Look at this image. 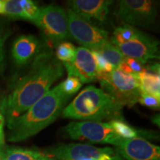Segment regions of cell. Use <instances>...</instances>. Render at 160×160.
I'll use <instances>...</instances> for the list:
<instances>
[{
    "label": "cell",
    "mask_w": 160,
    "mask_h": 160,
    "mask_svg": "<svg viewBox=\"0 0 160 160\" xmlns=\"http://www.w3.org/2000/svg\"><path fill=\"white\" fill-rule=\"evenodd\" d=\"M63 73L62 63L51 50L40 51L33 59L31 70L1 104L8 122L23 114L44 97Z\"/></svg>",
    "instance_id": "obj_1"
},
{
    "label": "cell",
    "mask_w": 160,
    "mask_h": 160,
    "mask_svg": "<svg viewBox=\"0 0 160 160\" xmlns=\"http://www.w3.org/2000/svg\"><path fill=\"white\" fill-rule=\"evenodd\" d=\"M70 98L60 85L50 90L23 114L8 122L9 141H24L42 131L57 119Z\"/></svg>",
    "instance_id": "obj_2"
},
{
    "label": "cell",
    "mask_w": 160,
    "mask_h": 160,
    "mask_svg": "<svg viewBox=\"0 0 160 160\" xmlns=\"http://www.w3.org/2000/svg\"><path fill=\"white\" fill-rule=\"evenodd\" d=\"M122 107L102 89L90 85L80 92L62 113L63 117L68 119L100 122L117 119Z\"/></svg>",
    "instance_id": "obj_3"
},
{
    "label": "cell",
    "mask_w": 160,
    "mask_h": 160,
    "mask_svg": "<svg viewBox=\"0 0 160 160\" xmlns=\"http://www.w3.org/2000/svg\"><path fill=\"white\" fill-rule=\"evenodd\" d=\"M97 80L103 91L122 106H132L139 102L142 92L139 80L135 76L114 69L109 73H99Z\"/></svg>",
    "instance_id": "obj_4"
},
{
    "label": "cell",
    "mask_w": 160,
    "mask_h": 160,
    "mask_svg": "<svg viewBox=\"0 0 160 160\" xmlns=\"http://www.w3.org/2000/svg\"><path fill=\"white\" fill-rule=\"evenodd\" d=\"M45 153L55 160H122L114 148L86 144H61L47 149Z\"/></svg>",
    "instance_id": "obj_5"
},
{
    "label": "cell",
    "mask_w": 160,
    "mask_h": 160,
    "mask_svg": "<svg viewBox=\"0 0 160 160\" xmlns=\"http://www.w3.org/2000/svg\"><path fill=\"white\" fill-rule=\"evenodd\" d=\"M66 13L70 36L84 48L99 52L110 41L108 31L92 25L71 9H68Z\"/></svg>",
    "instance_id": "obj_6"
},
{
    "label": "cell",
    "mask_w": 160,
    "mask_h": 160,
    "mask_svg": "<svg viewBox=\"0 0 160 160\" xmlns=\"http://www.w3.org/2000/svg\"><path fill=\"white\" fill-rule=\"evenodd\" d=\"M33 23L55 44L59 45L71 38L67 13L60 6L51 5L39 8Z\"/></svg>",
    "instance_id": "obj_7"
},
{
    "label": "cell",
    "mask_w": 160,
    "mask_h": 160,
    "mask_svg": "<svg viewBox=\"0 0 160 160\" xmlns=\"http://www.w3.org/2000/svg\"><path fill=\"white\" fill-rule=\"evenodd\" d=\"M68 136L72 139L88 140L94 143L119 146L123 139L117 136L109 122L85 121L72 122L65 127Z\"/></svg>",
    "instance_id": "obj_8"
},
{
    "label": "cell",
    "mask_w": 160,
    "mask_h": 160,
    "mask_svg": "<svg viewBox=\"0 0 160 160\" xmlns=\"http://www.w3.org/2000/svg\"><path fill=\"white\" fill-rule=\"evenodd\" d=\"M117 15L128 25L149 27L157 17V4L151 0H122Z\"/></svg>",
    "instance_id": "obj_9"
},
{
    "label": "cell",
    "mask_w": 160,
    "mask_h": 160,
    "mask_svg": "<svg viewBox=\"0 0 160 160\" xmlns=\"http://www.w3.org/2000/svg\"><path fill=\"white\" fill-rule=\"evenodd\" d=\"M68 77H75L82 83H88L97 80L99 73L93 53L84 47L77 48L76 55L70 63H62Z\"/></svg>",
    "instance_id": "obj_10"
},
{
    "label": "cell",
    "mask_w": 160,
    "mask_h": 160,
    "mask_svg": "<svg viewBox=\"0 0 160 160\" xmlns=\"http://www.w3.org/2000/svg\"><path fill=\"white\" fill-rule=\"evenodd\" d=\"M117 47L125 57L132 58L142 65L159 59V42L145 33Z\"/></svg>",
    "instance_id": "obj_11"
},
{
    "label": "cell",
    "mask_w": 160,
    "mask_h": 160,
    "mask_svg": "<svg viewBox=\"0 0 160 160\" xmlns=\"http://www.w3.org/2000/svg\"><path fill=\"white\" fill-rule=\"evenodd\" d=\"M116 150L128 160H160V148L144 138L122 139Z\"/></svg>",
    "instance_id": "obj_12"
},
{
    "label": "cell",
    "mask_w": 160,
    "mask_h": 160,
    "mask_svg": "<svg viewBox=\"0 0 160 160\" xmlns=\"http://www.w3.org/2000/svg\"><path fill=\"white\" fill-rule=\"evenodd\" d=\"M113 2L109 0H73L68 2L69 9L84 19L105 22Z\"/></svg>",
    "instance_id": "obj_13"
},
{
    "label": "cell",
    "mask_w": 160,
    "mask_h": 160,
    "mask_svg": "<svg viewBox=\"0 0 160 160\" xmlns=\"http://www.w3.org/2000/svg\"><path fill=\"white\" fill-rule=\"evenodd\" d=\"M40 52V43L33 35H22L15 40L12 46V57L17 65L29 62Z\"/></svg>",
    "instance_id": "obj_14"
},
{
    "label": "cell",
    "mask_w": 160,
    "mask_h": 160,
    "mask_svg": "<svg viewBox=\"0 0 160 160\" xmlns=\"http://www.w3.org/2000/svg\"><path fill=\"white\" fill-rule=\"evenodd\" d=\"M4 15L33 22L39 8L31 0H3Z\"/></svg>",
    "instance_id": "obj_15"
},
{
    "label": "cell",
    "mask_w": 160,
    "mask_h": 160,
    "mask_svg": "<svg viewBox=\"0 0 160 160\" xmlns=\"http://www.w3.org/2000/svg\"><path fill=\"white\" fill-rule=\"evenodd\" d=\"M0 158L3 160H55L44 152L5 145L0 147Z\"/></svg>",
    "instance_id": "obj_16"
},
{
    "label": "cell",
    "mask_w": 160,
    "mask_h": 160,
    "mask_svg": "<svg viewBox=\"0 0 160 160\" xmlns=\"http://www.w3.org/2000/svg\"><path fill=\"white\" fill-rule=\"evenodd\" d=\"M109 123L117 136L123 139H130L137 137L144 138V139L157 137V133H153L152 131L137 130L121 119H112Z\"/></svg>",
    "instance_id": "obj_17"
},
{
    "label": "cell",
    "mask_w": 160,
    "mask_h": 160,
    "mask_svg": "<svg viewBox=\"0 0 160 160\" xmlns=\"http://www.w3.org/2000/svg\"><path fill=\"white\" fill-rule=\"evenodd\" d=\"M139 82V88L143 93L160 97L159 73L146 69L142 73L136 74Z\"/></svg>",
    "instance_id": "obj_18"
},
{
    "label": "cell",
    "mask_w": 160,
    "mask_h": 160,
    "mask_svg": "<svg viewBox=\"0 0 160 160\" xmlns=\"http://www.w3.org/2000/svg\"><path fill=\"white\" fill-rule=\"evenodd\" d=\"M143 32L128 25H125L121 27H118L114 30L113 36L110 38V41L114 45H118L137 39L142 34Z\"/></svg>",
    "instance_id": "obj_19"
},
{
    "label": "cell",
    "mask_w": 160,
    "mask_h": 160,
    "mask_svg": "<svg viewBox=\"0 0 160 160\" xmlns=\"http://www.w3.org/2000/svg\"><path fill=\"white\" fill-rule=\"evenodd\" d=\"M98 53L102 56L113 66L114 69L119 68V65H121L125 59V56L122 53V52L119 51L117 46L113 45L111 41L106 44Z\"/></svg>",
    "instance_id": "obj_20"
},
{
    "label": "cell",
    "mask_w": 160,
    "mask_h": 160,
    "mask_svg": "<svg viewBox=\"0 0 160 160\" xmlns=\"http://www.w3.org/2000/svg\"><path fill=\"white\" fill-rule=\"evenodd\" d=\"M76 51L77 48L73 44L63 42L57 45L56 57L62 63H70L74 59Z\"/></svg>",
    "instance_id": "obj_21"
},
{
    "label": "cell",
    "mask_w": 160,
    "mask_h": 160,
    "mask_svg": "<svg viewBox=\"0 0 160 160\" xmlns=\"http://www.w3.org/2000/svg\"><path fill=\"white\" fill-rule=\"evenodd\" d=\"M62 92L66 96L71 97V96L81 88L82 83L75 77H68L65 81L59 84Z\"/></svg>",
    "instance_id": "obj_22"
},
{
    "label": "cell",
    "mask_w": 160,
    "mask_h": 160,
    "mask_svg": "<svg viewBox=\"0 0 160 160\" xmlns=\"http://www.w3.org/2000/svg\"><path fill=\"white\" fill-rule=\"evenodd\" d=\"M94 56L96 63H97V69L99 73H109L114 70L113 67L99 53L96 51H92Z\"/></svg>",
    "instance_id": "obj_23"
},
{
    "label": "cell",
    "mask_w": 160,
    "mask_h": 160,
    "mask_svg": "<svg viewBox=\"0 0 160 160\" xmlns=\"http://www.w3.org/2000/svg\"><path fill=\"white\" fill-rule=\"evenodd\" d=\"M140 104L151 108H159L160 105V99L155 96L142 93L139 99Z\"/></svg>",
    "instance_id": "obj_24"
},
{
    "label": "cell",
    "mask_w": 160,
    "mask_h": 160,
    "mask_svg": "<svg viewBox=\"0 0 160 160\" xmlns=\"http://www.w3.org/2000/svg\"><path fill=\"white\" fill-rule=\"evenodd\" d=\"M123 62L128 66V68L131 69L133 76L145 71V68L143 66L144 65L134 59L125 57Z\"/></svg>",
    "instance_id": "obj_25"
},
{
    "label": "cell",
    "mask_w": 160,
    "mask_h": 160,
    "mask_svg": "<svg viewBox=\"0 0 160 160\" xmlns=\"http://www.w3.org/2000/svg\"><path fill=\"white\" fill-rule=\"evenodd\" d=\"M6 33L2 28L0 26V69L2 68L4 64V58H5V51H4V45L6 39Z\"/></svg>",
    "instance_id": "obj_26"
},
{
    "label": "cell",
    "mask_w": 160,
    "mask_h": 160,
    "mask_svg": "<svg viewBox=\"0 0 160 160\" xmlns=\"http://www.w3.org/2000/svg\"><path fill=\"white\" fill-rule=\"evenodd\" d=\"M0 14H4V2H3V0H0Z\"/></svg>",
    "instance_id": "obj_27"
},
{
    "label": "cell",
    "mask_w": 160,
    "mask_h": 160,
    "mask_svg": "<svg viewBox=\"0 0 160 160\" xmlns=\"http://www.w3.org/2000/svg\"><path fill=\"white\" fill-rule=\"evenodd\" d=\"M0 160H3L2 159H1V158H0Z\"/></svg>",
    "instance_id": "obj_28"
}]
</instances>
